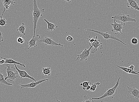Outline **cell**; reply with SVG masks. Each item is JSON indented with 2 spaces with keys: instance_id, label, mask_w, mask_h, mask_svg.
<instances>
[{
  "instance_id": "9",
  "label": "cell",
  "mask_w": 139,
  "mask_h": 102,
  "mask_svg": "<svg viewBox=\"0 0 139 102\" xmlns=\"http://www.w3.org/2000/svg\"><path fill=\"white\" fill-rule=\"evenodd\" d=\"M48 79H46L43 80H40L35 82H31V83L28 84H19V85L21 86V89L24 88H35V87L37 86L38 85L42 83V82L45 81H48Z\"/></svg>"
},
{
  "instance_id": "34",
  "label": "cell",
  "mask_w": 139,
  "mask_h": 102,
  "mask_svg": "<svg viewBox=\"0 0 139 102\" xmlns=\"http://www.w3.org/2000/svg\"><path fill=\"white\" fill-rule=\"evenodd\" d=\"M24 41H25V40H24V39L22 38V40L20 43L21 44H23L24 42Z\"/></svg>"
},
{
  "instance_id": "38",
  "label": "cell",
  "mask_w": 139,
  "mask_h": 102,
  "mask_svg": "<svg viewBox=\"0 0 139 102\" xmlns=\"http://www.w3.org/2000/svg\"><path fill=\"white\" fill-rule=\"evenodd\" d=\"M1 60V59H0V60Z\"/></svg>"
},
{
  "instance_id": "33",
  "label": "cell",
  "mask_w": 139,
  "mask_h": 102,
  "mask_svg": "<svg viewBox=\"0 0 139 102\" xmlns=\"http://www.w3.org/2000/svg\"><path fill=\"white\" fill-rule=\"evenodd\" d=\"M91 86H90L89 85L87 87L86 90L89 91L90 88H91Z\"/></svg>"
},
{
  "instance_id": "32",
  "label": "cell",
  "mask_w": 139,
  "mask_h": 102,
  "mask_svg": "<svg viewBox=\"0 0 139 102\" xmlns=\"http://www.w3.org/2000/svg\"><path fill=\"white\" fill-rule=\"evenodd\" d=\"M129 69L133 70H134V68H135V66L133 65H131L130 66V67H128Z\"/></svg>"
},
{
  "instance_id": "37",
  "label": "cell",
  "mask_w": 139,
  "mask_h": 102,
  "mask_svg": "<svg viewBox=\"0 0 139 102\" xmlns=\"http://www.w3.org/2000/svg\"><path fill=\"white\" fill-rule=\"evenodd\" d=\"M57 102H60V101H59V100H57Z\"/></svg>"
},
{
  "instance_id": "26",
  "label": "cell",
  "mask_w": 139,
  "mask_h": 102,
  "mask_svg": "<svg viewBox=\"0 0 139 102\" xmlns=\"http://www.w3.org/2000/svg\"><path fill=\"white\" fill-rule=\"evenodd\" d=\"M91 82H83L82 83H80V86H82L83 87H84V88L86 89L87 87L90 84H91Z\"/></svg>"
},
{
  "instance_id": "13",
  "label": "cell",
  "mask_w": 139,
  "mask_h": 102,
  "mask_svg": "<svg viewBox=\"0 0 139 102\" xmlns=\"http://www.w3.org/2000/svg\"><path fill=\"white\" fill-rule=\"evenodd\" d=\"M89 45L90 46L92 45L93 46V47H94L93 50L92 51V53L93 54L97 51V50H98V48L99 47V49L100 50H102L103 49L102 44L101 42V41L100 40H96L92 44L89 43Z\"/></svg>"
},
{
  "instance_id": "16",
  "label": "cell",
  "mask_w": 139,
  "mask_h": 102,
  "mask_svg": "<svg viewBox=\"0 0 139 102\" xmlns=\"http://www.w3.org/2000/svg\"><path fill=\"white\" fill-rule=\"evenodd\" d=\"M43 19L47 24V30L48 31H55V29L58 28V26L56 24L50 23L45 18H44Z\"/></svg>"
},
{
  "instance_id": "28",
  "label": "cell",
  "mask_w": 139,
  "mask_h": 102,
  "mask_svg": "<svg viewBox=\"0 0 139 102\" xmlns=\"http://www.w3.org/2000/svg\"><path fill=\"white\" fill-rule=\"evenodd\" d=\"M4 40L3 37V33L2 30H0V42H3Z\"/></svg>"
},
{
  "instance_id": "2",
  "label": "cell",
  "mask_w": 139,
  "mask_h": 102,
  "mask_svg": "<svg viewBox=\"0 0 139 102\" xmlns=\"http://www.w3.org/2000/svg\"><path fill=\"white\" fill-rule=\"evenodd\" d=\"M33 3L32 11L34 28V34L33 36L35 37L37 22L40 17L42 16V13L45 12V9H40L37 6V1L36 0H34Z\"/></svg>"
},
{
  "instance_id": "8",
  "label": "cell",
  "mask_w": 139,
  "mask_h": 102,
  "mask_svg": "<svg viewBox=\"0 0 139 102\" xmlns=\"http://www.w3.org/2000/svg\"><path fill=\"white\" fill-rule=\"evenodd\" d=\"M39 42H43L45 44V45L50 46H57L63 47V46L60 44H58L52 40V37H45L40 40L37 41Z\"/></svg>"
},
{
  "instance_id": "18",
  "label": "cell",
  "mask_w": 139,
  "mask_h": 102,
  "mask_svg": "<svg viewBox=\"0 0 139 102\" xmlns=\"http://www.w3.org/2000/svg\"><path fill=\"white\" fill-rule=\"evenodd\" d=\"M5 63L13 64L14 65H20L21 66H22L24 67H26V66L24 64L21 63L20 62H17L11 59H7L6 58V62Z\"/></svg>"
},
{
  "instance_id": "6",
  "label": "cell",
  "mask_w": 139,
  "mask_h": 102,
  "mask_svg": "<svg viewBox=\"0 0 139 102\" xmlns=\"http://www.w3.org/2000/svg\"><path fill=\"white\" fill-rule=\"evenodd\" d=\"M90 47L88 50H87V49L86 48L83 51H81V54L75 55L77 56L78 57L74 61H77L78 60H79L81 61H86L89 57L90 50L93 47V46L92 45L90 46Z\"/></svg>"
},
{
  "instance_id": "5",
  "label": "cell",
  "mask_w": 139,
  "mask_h": 102,
  "mask_svg": "<svg viewBox=\"0 0 139 102\" xmlns=\"http://www.w3.org/2000/svg\"><path fill=\"white\" fill-rule=\"evenodd\" d=\"M112 18L114 20H118L121 22V23L126 24L129 22H136V19L132 18L129 14H125L119 13L115 16L112 17Z\"/></svg>"
},
{
  "instance_id": "3",
  "label": "cell",
  "mask_w": 139,
  "mask_h": 102,
  "mask_svg": "<svg viewBox=\"0 0 139 102\" xmlns=\"http://www.w3.org/2000/svg\"><path fill=\"white\" fill-rule=\"evenodd\" d=\"M5 68L7 76L5 77V79L6 80L7 79H8L11 82L15 81V79H17L19 75L18 72L17 71L14 72L16 69V68L11 67L9 64H7Z\"/></svg>"
},
{
  "instance_id": "35",
  "label": "cell",
  "mask_w": 139,
  "mask_h": 102,
  "mask_svg": "<svg viewBox=\"0 0 139 102\" xmlns=\"http://www.w3.org/2000/svg\"><path fill=\"white\" fill-rule=\"evenodd\" d=\"M65 2H69V4H70L71 3V1H66V0H65Z\"/></svg>"
},
{
  "instance_id": "11",
  "label": "cell",
  "mask_w": 139,
  "mask_h": 102,
  "mask_svg": "<svg viewBox=\"0 0 139 102\" xmlns=\"http://www.w3.org/2000/svg\"><path fill=\"white\" fill-rule=\"evenodd\" d=\"M128 92L132 96L139 101V90L135 87H130L127 86Z\"/></svg>"
},
{
  "instance_id": "22",
  "label": "cell",
  "mask_w": 139,
  "mask_h": 102,
  "mask_svg": "<svg viewBox=\"0 0 139 102\" xmlns=\"http://www.w3.org/2000/svg\"><path fill=\"white\" fill-rule=\"evenodd\" d=\"M8 21L6 20L4 18H2V17L1 16L0 19V26L2 27H3L4 26H6Z\"/></svg>"
},
{
  "instance_id": "20",
  "label": "cell",
  "mask_w": 139,
  "mask_h": 102,
  "mask_svg": "<svg viewBox=\"0 0 139 102\" xmlns=\"http://www.w3.org/2000/svg\"><path fill=\"white\" fill-rule=\"evenodd\" d=\"M26 27L24 23H22L21 25L19 26L18 29L17 30V31H19L22 34L26 35L25 31Z\"/></svg>"
},
{
  "instance_id": "31",
  "label": "cell",
  "mask_w": 139,
  "mask_h": 102,
  "mask_svg": "<svg viewBox=\"0 0 139 102\" xmlns=\"http://www.w3.org/2000/svg\"><path fill=\"white\" fill-rule=\"evenodd\" d=\"M22 35V34L20 37H18L17 39V42L18 43H20L22 39V38L21 37V36Z\"/></svg>"
},
{
  "instance_id": "14",
  "label": "cell",
  "mask_w": 139,
  "mask_h": 102,
  "mask_svg": "<svg viewBox=\"0 0 139 102\" xmlns=\"http://www.w3.org/2000/svg\"><path fill=\"white\" fill-rule=\"evenodd\" d=\"M128 2L126 4L128 8L137 10L139 11V7L137 2L135 0H128Z\"/></svg>"
},
{
  "instance_id": "23",
  "label": "cell",
  "mask_w": 139,
  "mask_h": 102,
  "mask_svg": "<svg viewBox=\"0 0 139 102\" xmlns=\"http://www.w3.org/2000/svg\"><path fill=\"white\" fill-rule=\"evenodd\" d=\"M101 83L99 82H97L94 84L91 83V84H92V86H91V88H90L89 91L92 92L95 91L97 88V85H99Z\"/></svg>"
},
{
  "instance_id": "17",
  "label": "cell",
  "mask_w": 139,
  "mask_h": 102,
  "mask_svg": "<svg viewBox=\"0 0 139 102\" xmlns=\"http://www.w3.org/2000/svg\"><path fill=\"white\" fill-rule=\"evenodd\" d=\"M117 66L119 68H120L122 70L124 71L127 73H128L139 75V74L137 73H136L135 71V70L133 71V70L129 69L128 67L127 68L125 67H121V66L119 65H117Z\"/></svg>"
},
{
  "instance_id": "30",
  "label": "cell",
  "mask_w": 139,
  "mask_h": 102,
  "mask_svg": "<svg viewBox=\"0 0 139 102\" xmlns=\"http://www.w3.org/2000/svg\"><path fill=\"white\" fill-rule=\"evenodd\" d=\"M1 60H0V65L4 64L6 62V58L1 57Z\"/></svg>"
},
{
  "instance_id": "15",
  "label": "cell",
  "mask_w": 139,
  "mask_h": 102,
  "mask_svg": "<svg viewBox=\"0 0 139 102\" xmlns=\"http://www.w3.org/2000/svg\"><path fill=\"white\" fill-rule=\"evenodd\" d=\"M4 71V70H0V83L1 84H4L9 86H13V84L8 83L5 79V76L3 74Z\"/></svg>"
},
{
  "instance_id": "1",
  "label": "cell",
  "mask_w": 139,
  "mask_h": 102,
  "mask_svg": "<svg viewBox=\"0 0 139 102\" xmlns=\"http://www.w3.org/2000/svg\"><path fill=\"white\" fill-rule=\"evenodd\" d=\"M121 79V77L119 78L116 82L115 85L111 89H107V91L103 95L99 98H92V99L99 101L101 102H103L104 101L108 100L109 99L113 98L117 93L118 89L119 84V81Z\"/></svg>"
},
{
  "instance_id": "12",
  "label": "cell",
  "mask_w": 139,
  "mask_h": 102,
  "mask_svg": "<svg viewBox=\"0 0 139 102\" xmlns=\"http://www.w3.org/2000/svg\"><path fill=\"white\" fill-rule=\"evenodd\" d=\"M14 65L15 66L16 69L17 70V71L18 72L19 75H20L21 78H27L33 80L35 82H36V80L33 77L30 76L25 70H21L19 69L17 67L16 65Z\"/></svg>"
},
{
  "instance_id": "25",
  "label": "cell",
  "mask_w": 139,
  "mask_h": 102,
  "mask_svg": "<svg viewBox=\"0 0 139 102\" xmlns=\"http://www.w3.org/2000/svg\"><path fill=\"white\" fill-rule=\"evenodd\" d=\"M138 42V39L136 37H133L131 40V43L133 45H137Z\"/></svg>"
},
{
  "instance_id": "10",
  "label": "cell",
  "mask_w": 139,
  "mask_h": 102,
  "mask_svg": "<svg viewBox=\"0 0 139 102\" xmlns=\"http://www.w3.org/2000/svg\"><path fill=\"white\" fill-rule=\"evenodd\" d=\"M40 37L39 35H36L35 37L33 36L32 38L30 41L27 42V44L29 45V47L26 49V50L30 49L31 47H37V45L36 44V43L40 39Z\"/></svg>"
},
{
  "instance_id": "27",
  "label": "cell",
  "mask_w": 139,
  "mask_h": 102,
  "mask_svg": "<svg viewBox=\"0 0 139 102\" xmlns=\"http://www.w3.org/2000/svg\"><path fill=\"white\" fill-rule=\"evenodd\" d=\"M97 36L95 37V39H94V38H92L91 39H89L87 38V41H89L90 42V44H92L97 39Z\"/></svg>"
},
{
  "instance_id": "36",
  "label": "cell",
  "mask_w": 139,
  "mask_h": 102,
  "mask_svg": "<svg viewBox=\"0 0 139 102\" xmlns=\"http://www.w3.org/2000/svg\"><path fill=\"white\" fill-rule=\"evenodd\" d=\"M135 71V72H136V73H138V74H139V72H137V71Z\"/></svg>"
},
{
  "instance_id": "7",
  "label": "cell",
  "mask_w": 139,
  "mask_h": 102,
  "mask_svg": "<svg viewBox=\"0 0 139 102\" xmlns=\"http://www.w3.org/2000/svg\"><path fill=\"white\" fill-rule=\"evenodd\" d=\"M111 25L113 28L111 31L112 32H114L116 35L118 34V33L119 32L121 34L123 35V33L122 32V30L124 28L123 26L126 25V24L123 23H118L117 20H114V23H111Z\"/></svg>"
},
{
  "instance_id": "4",
  "label": "cell",
  "mask_w": 139,
  "mask_h": 102,
  "mask_svg": "<svg viewBox=\"0 0 139 102\" xmlns=\"http://www.w3.org/2000/svg\"><path fill=\"white\" fill-rule=\"evenodd\" d=\"M85 31H89L95 33L102 36L105 40H108L109 39H113L116 40L121 42L124 45H126V44L124 43L122 41L119 39L118 37H116L113 35H111L108 32L104 33L102 31H99L94 30H91V29H85Z\"/></svg>"
},
{
  "instance_id": "19",
  "label": "cell",
  "mask_w": 139,
  "mask_h": 102,
  "mask_svg": "<svg viewBox=\"0 0 139 102\" xmlns=\"http://www.w3.org/2000/svg\"><path fill=\"white\" fill-rule=\"evenodd\" d=\"M42 74L46 76H50L51 74V68L45 67L42 68Z\"/></svg>"
},
{
  "instance_id": "24",
  "label": "cell",
  "mask_w": 139,
  "mask_h": 102,
  "mask_svg": "<svg viewBox=\"0 0 139 102\" xmlns=\"http://www.w3.org/2000/svg\"><path fill=\"white\" fill-rule=\"evenodd\" d=\"M82 102H94L93 99L90 98L89 97L84 95V101Z\"/></svg>"
},
{
  "instance_id": "29",
  "label": "cell",
  "mask_w": 139,
  "mask_h": 102,
  "mask_svg": "<svg viewBox=\"0 0 139 102\" xmlns=\"http://www.w3.org/2000/svg\"><path fill=\"white\" fill-rule=\"evenodd\" d=\"M66 39L67 41L71 42L73 41L74 39H73V37L71 36L70 35H68L66 37Z\"/></svg>"
},
{
  "instance_id": "21",
  "label": "cell",
  "mask_w": 139,
  "mask_h": 102,
  "mask_svg": "<svg viewBox=\"0 0 139 102\" xmlns=\"http://www.w3.org/2000/svg\"><path fill=\"white\" fill-rule=\"evenodd\" d=\"M3 6L6 5L9 6H11V4L14 5V3H16V2L14 1H9V0H3L2 1Z\"/></svg>"
}]
</instances>
